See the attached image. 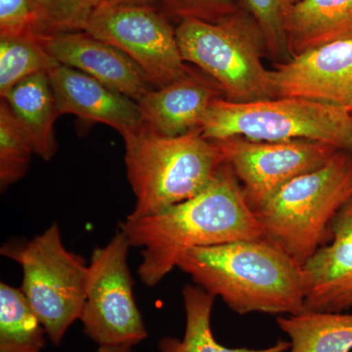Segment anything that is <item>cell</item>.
Segmentation results:
<instances>
[{"label":"cell","mask_w":352,"mask_h":352,"mask_svg":"<svg viewBox=\"0 0 352 352\" xmlns=\"http://www.w3.org/2000/svg\"><path fill=\"white\" fill-rule=\"evenodd\" d=\"M120 231L131 247L142 249L138 275L147 287L157 286L189 250L264 238L242 185L224 162L198 195L156 214L127 217Z\"/></svg>","instance_id":"cell-1"},{"label":"cell","mask_w":352,"mask_h":352,"mask_svg":"<svg viewBox=\"0 0 352 352\" xmlns=\"http://www.w3.org/2000/svg\"><path fill=\"white\" fill-rule=\"evenodd\" d=\"M176 267L236 314L305 311L302 266L266 238L189 250Z\"/></svg>","instance_id":"cell-2"},{"label":"cell","mask_w":352,"mask_h":352,"mask_svg":"<svg viewBox=\"0 0 352 352\" xmlns=\"http://www.w3.org/2000/svg\"><path fill=\"white\" fill-rule=\"evenodd\" d=\"M127 178L135 196L132 219L156 214L207 188L223 163L201 129L166 136L147 124L122 138Z\"/></svg>","instance_id":"cell-3"},{"label":"cell","mask_w":352,"mask_h":352,"mask_svg":"<svg viewBox=\"0 0 352 352\" xmlns=\"http://www.w3.org/2000/svg\"><path fill=\"white\" fill-rule=\"evenodd\" d=\"M352 197V153L339 151L294 178L254 210L264 238L303 265L330 241L331 224Z\"/></svg>","instance_id":"cell-4"},{"label":"cell","mask_w":352,"mask_h":352,"mask_svg":"<svg viewBox=\"0 0 352 352\" xmlns=\"http://www.w3.org/2000/svg\"><path fill=\"white\" fill-rule=\"evenodd\" d=\"M210 141L242 138L259 142L308 140L352 153V112L300 98L234 102L217 98L201 126Z\"/></svg>","instance_id":"cell-5"},{"label":"cell","mask_w":352,"mask_h":352,"mask_svg":"<svg viewBox=\"0 0 352 352\" xmlns=\"http://www.w3.org/2000/svg\"><path fill=\"white\" fill-rule=\"evenodd\" d=\"M0 252L22 268L21 289L48 339L61 346L69 329L82 316L87 261L65 247L56 222L31 240L6 243Z\"/></svg>","instance_id":"cell-6"},{"label":"cell","mask_w":352,"mask_h":352,"mask_svg":"<svg viewBox=\"0 0 352 352\" xmlns=\"http://www.w3.org/2000/svg\"><path fill=\"white\" fill-rule=\"evenodd\" d=\"M175 34L183 60L214 80L227 100L273 99L270 71L261 61L263 36L247 20L229 16L212 23L184 18Z\"/></svg>","instance_id":"cell-7"},{"label":"cell","mask_w":352,"mask_h":352,"mask_svg":"<svg viewBox=\"0 0 352 352\" xmlns=\"http://www.w3.org/2000/svg\"><path fill=\"white\" fill-rule=\"evenodd\" d=\"M131 245L118 231L107 245L92 252L80 321L85 335L100 346H136L148 338L133 295L127 263Z\"/></svg>","instance_id":"cell-8"},{"label":"cell","mask_w":352,"mask_h":352,"mask_svg":"<svg viewBox=\"0 0 352 352\" xmlns=\"http://www.w3.org/2000/svg\"><path fill=\"white\" fill-rule=\"evenodd\" d=\"M85 32L131 58L156 88L189 72L175 31L164 14L149 3L99 7Z\"/></svg>","instance_id":"cell-9"},{"label":"cell","mask_w":352,"mask_h":352,"mask_svg":"<svg viewBox=\"0 0 352 352\" xmlns=\"http://www.w3.org/2000/svg\"><path fill=\"white\" fill-rule=\"evenodd\" d=\"M230 166L252 210L298 176L321 168L340 150L316 141L259 142L242 138L212 141Z\"/></svg>","instance_id":"cell-10"},{"label":"cell","mask_w":352,"mask_h":352,"mask_svg":"<svg viewBox=\"0 0 352 352\" xmlns=\"http://www.w3.org/2000/svg\"><path fill=\"white\" fill-rule=\"evenodd\" d=\"M273 98H300L352 112V38L311 48L270 71Z\"/></svg>","instance_id":"cell-11"},{"label":"cell","mask_w":352,"mask_h":352,"mask_svg":"<svg viewBox=\"0 0 352 352\" xmlns=\"http://www.w3.org/2000/svg\"><path fill=\"white\" fill-rule=\"evenodd\" d=\"M57 63L87 74L104 85L138 101L156 89L131 58L87 32L38 36Z\"/></svg>","instance_id":"cell-12"},{"label":"cell","mask_w":352,"mask_h":352,"mask_svg":"<svg viewBox=\"0 0 352 352\" xmlns=\"http://www.w3.org/2000/svg\"><path fill=\"white\" fill-rule=\"evenodd\" d=\"M305 310L352 309V197L331 224V238L302 265Z\"/></svg>","instance_id":"cell-13"},{"label":"cell","mask_w":352,"mask_h":352,"mask_svg":"<svg viewBox=\"0 0 352 352\" xmlns=\"http://www.w3.org/2000/svg\"><path fill=\"white\" fill-rule=\"evenodd\" d=\"M58 115L73 113L89 122L115 129L122 138L144 124L138 101L111 89L95 78L64 65L48 72Z\"/></svg>","instance_id":"cell-14"},{"label":"cell","mask_w":352,"mask_h":352,"mask_svg":"<svg viewBox=\"0 0 352 352\" xmlns=\"http://www.w3.org/2000/svg\"><path fill=\"white\" fill-rule=\"evenodd\" d=\"M223 95L210 76L190 69L170 85L148 92L138 103L145 124L163 135L179 136L201 129L212 102Z\"/></svg>","instance_id":"cell-15"},{"label":"cell","mask_w":352,"mask_h":352,"mask_svg":"<svg viewBox=\"0 0 352 352\" xmlns=\"http://www.w3.org/2000/svg\"><path fill=\"white\" fill-rule=\"evenodd\" d=\"M1 99L10 107L34 154L43 161H50L58 149L54 124L59 115L48 74L25 78Z\"/></svg>","instance_id":"cell-16"},{"label":"cell","mask_w":352,"mask_h":352,"mask_svg":"<svg viewBox=\"0 0 352 352\" xmlns=\"http://www.w3.org/2000/svg\"><path fill=\"white\" fill-rule=\"evenodd\" d=\"M287 36L292 57L352 38V0H298L289 14Z\"/></svg>","instance_id":"cell-17"},{"label":"cell","mask_w":352,"mask_h":352,"mask_svg":"<svg viewBox=\"0 0 352 352\" xmlns=\"http://www.w3.org/2000/svg\"><path fill=\"white\" fill-rule=\"evenodd\" d=\"M186 325L182 340L164 337L157 342L160 352H288L289 340H278L265 349H232L219 344L212 330V311L214 296L197 285L182 289Z\"/></svg>","instance_id":"cell-18"},{"label":"cell","mask_w":352,"mask_h":352,"mask_svg":"<svg viewBox=\"0 0 352 352\" xmlns=\"http://www.w3.org/2000/svg\"><path fill=\"white\" fill-rule=\"evenodd\" d=\"M291 342L288 352H351L352 312H320L278 316Z\"/></svg>","instance_id":"cell-19"},{"label":"cell","mask_w":352,"mask_h":352,"mask_svg":"<svg viewBox=\"0 0 352 352\" xmlns=\"http://www.w3.org/2000/svg\"><path fill=\"white\" fill-rule=\"evenodd\" d=\"M45 330L21 288L0 284V352H41Z\"/></svg>","instance_id":"cell-20"},{"label":"cell","mask_w":352,"mask_h":352,"mask_svg":"<svg viewBox=\"0 0 352 352\" xmlns=\"http://www.w3.org/2000/svg\"><path fill=\"white\" fill-rule=\"evenodd\" d=\"M57 63L34 34L0 36V96L16 85L39 73H48Z\"/></svg>","instance_id":"cell-21"},{"label":"cell","mask_w":352,"mask_h":352,"mask_svg":"<svg viewBox=\"0 0 352 352\" xmlns=\"http://www.w3.org/2000/svg\"><path fill=\"white\" fill-rule=\"evenodd\" d=\"M104 0H34L32 32L36 36L85 32Z\"/></svg>","instance_id":"cell-22"},{"label":"cell","mask_w":352,"mask_h":352,"mask_svg":"<svg viewBox=\"0 0 352 352\" xmlns=\"http://www.w3.org/2000/svg\"><path fill=\"white\" fill-rule=\"evenodd\" d=\"M34 148L4 99L0 102V188L3 192L29 170Z\"/></svg>","instance_id":"cell-23"},{"label":"cell","mask_w":352,"mask_h":352,"mask_svg":"<svg viewBox=\"0 0 352 352\" xmlns=\"http://www.w3.org/2000/svg\"><path fill=\"white\" fill-rule=\"evenodd\" d=\"M245 6L256 21L264 43L270 54L283 59L288 56V36L287 21L292 8L298 0H244Z\"/></svg>","instance_id":"cell-24"},{"label":"cell","mask_w":352,"mask_h":352,"mask_svg":"<svg viewBox=\"0 0 352 352\" xmlns=\"http://www.w3.org/2000/svg\"><path fill=\"white\" fill-rule=\"evenodd\" d=\"M34 0H0V36L32 34Z\"/></svg>","instance_id":"cell-25"},{"label":"cell","mask_w":352,"mask_h":352,"mask_svg":"<svg viewBox=\"0 0 352 352\" xmlns=\"http://www.w3.org/2000/svg\"><path fill=\"white\" fill-rule=\"evenodd\" d=\"M156 1L168 12L177 14L184 18H197L206 21V18L217 13L226 12L229 0H150Z\"/></svg>","instance_id":"cell-26"},{"label":"cell","mask_w":352,"mask_h":352,"mask_svg":"<svg viewBox=\"0 0 352 352\" xmlns=\"http://www.w3.org/2000/svg\"><path fill=\"white\" fill-rule=\"evenodd\" d=\"M149 1L150 0H104L101 6H124V4H146L149 3Z\"/></svg>","instance_id":"cell-27"},{"label":"cell","mask_w":352,"mask_h":352,"mask_svg":"<svg viewBox=\"0 0 352 352\" xmlns=\"http://www.w3.org/2000/svg\"><path fill=\"white\" fill-rule=\"evenodd\" d=\"M96 352H133L131 346H100Z\"/></svg>","instance_id":"cell-28"}]
</instances>
